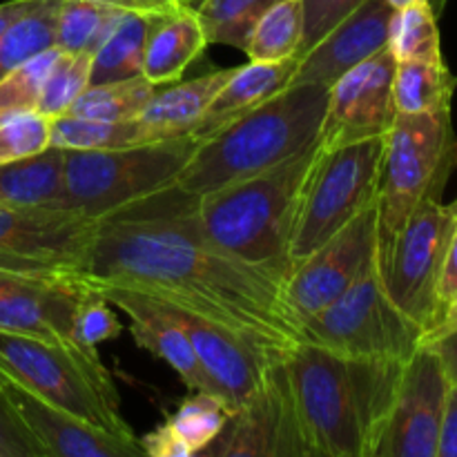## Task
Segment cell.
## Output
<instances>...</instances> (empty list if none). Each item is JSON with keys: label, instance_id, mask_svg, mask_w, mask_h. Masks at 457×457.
Masks as SVG:
<instances>
[{"label": "cell", "instance_id": "d4e9b609", "mask_svg": "<svg viewBox=\"0 0 457 457\" xmlns=\"http://www.w3.org/2000/svg\"><path fill=\"white\" fill-rule=\"evenodd\" d=\"M457 79L445 61L397 62L393 76V103L397 114L451 110Z\"/></svg>", "mask_w": 457, "mask_h": 457}, {"label": "cell", "instance_id": "60d3db41", "mask_svg": "<svg viewBox=\"0 0 457 457\" xmlns=\"http://www.w3.org/2000/svg\"><path fill=\"white\" fill-rule=\"evenodd\" d=\"M0 277H85L83 266L67 262H54V259H36L12 254L0 250Z\"/></svg>", "mask_w": 457, "mask_h": 457}, {"label": "cell", "instance_id": "d6a6232c", "mask_svg": "<svg viewBox=\"0 0 457 457\" xmlns=\"http://www.w3.org/2000/svg\"><path fill=\"white\" fill-rule=\"evenodd\" d=\"M147 143L138 119L134 120H94L76 116L52 119L49 145L61 150H116Z\"/></svg>", "mask_w": 457, "mask_h": 457}, {"label": "cell", "instance_id": "d590c367", "mask_svg": "<svg viewBox=\"0 0 457 457\" xmlns=\"http://www.w3.org/2000/svg\"><path fill=\"white\" fill-rule=\"evenodd\" d=\"M52 120L36 110H0V165L47 150Z\"/></svg>", "mask_w": 457, "mask_h": 457}, {"label": "cell", "instance_id": "681fc988", "mask_svg": "<svg viewBox=\"0 0 457 457\" xmlns=\"http://www.w3.org/2000/svg\"><path fill=\"white\" fill-rule=\"evenodd\" d=\"M183 3H192V0H183Z\"/></svg>", "mask_w": 457, "mask_h": 457}, {"label": "cell", "instance_id": "7a4b0ae2", "mask_svg": "<svg viewBox=\"0 0 457 457\" xmlns=\"http://www.w3.org/2000/svg\"><path fill=\"white\" fill-rule=\"evenodd\" d=\"M404 364L342 355L311 342L286 348V382L308 455L375 457Z\"/></svg>", "mask_w": 457, "mask_h": 457}, {"label": "cell", "instance_id": "c3c4849f", "mask_svg": "<svg viewBox=\"0 0 457 457\" xmlns=\"http://www.w3.org/2000/svg\"><path fill=\"white\" fill-rule=\"evenodd\" d=\"M388 3H391L395 9H400V7H406V4H411V3H418V0H388Z\"/></svg>", "mask_w": 457, "mask_h": 457}, {"label": "cell", "instance_id": "bcb514c9", "mask_svg": "<svg viewBox=\"0 0 457 457\" xmlns=\"http://www.w3.org/2000/svg\"><path fill=\"white\" fill-rule=\"evenodd\" d=\"M446 330H457V290L449 299H446L440 315H437L436 324L431 326V330H428L424 337H431V335H437V333H446Z\"/></svg>", "mask_w": 457, "mask_h": 457}, {"label": "cell", "instance_id": "8992f818", "mask_svg": "<svg viewBox=\"0 0 457 457\" xmlns=\"http://www.w3.org/2000/svg\"><path fill=\"white\" fill-rule=\"evenodd\" d=\"M457 165L451 110L397 114L384 138L378 190V253L388 248L422 201L442 199Z\"/></svg>", "mask_w": 457, "mask_h": 457}, {"label": "cell", "instance_id": "1f68e13d", "mask_svg": "<svg viewBox=\"0 0 457 457\" xmlns=\"http://www.w3.org/2000/svg\"><path fill=\"white\" fill-rule=\"evenodd\" d=\"M230 409L208 391H190V395L168 415L165 427L183 446L187 457L201 455L226 427Z\"/></svg>", "mask_w": 457, "mask_h": 457}, {"label": "cell", "instance_id": "7bdbcfd3", "mask_svg": "<svg viewBox=\"0 0 457 457\" xmlns=\"http://www.w3.org/2000/svg\"><path fill=\"white\" fill-rule=\"evenodd\" d=\"M422 344L440 357L449 382H457V330H446V333L424 337Z\"/></svg>", "mask_w": 457, "mask_h": 457}, {"label": "cell", "instance_id": "30bf717a", "mask_svg": "<svg viewBox=\"0 0 457 457\" xmlns=\"http://www.w3.org/2000/svg\"><path fill=\"white\" fill-rule=\"evenodd\" d=\"M457 219V199H427L406 219L395 239L378 253L379 272L391 302L413 320L424 335L436 324L442 268Z\"/></svg>", "mask_w": 457, "mask_h": 457}, {"label": "cell", "instance_id": "5bb4252c", "mask_svg": "<svg viewBox=\"0 0 457 457\" xmlns=\"http://www.w3.org/2000/svg\"><path fill=\"white\" fill-rule=\"evenodd\" d=\"M201 455L311 457L290 400L284 353L275 361L257 395L250 397L239 411L230 413L217 440Z\"/></svg>", "mask_w": 457, "mask_h": 457}, {"label": "cell", "instance_id": "e0dca14e", "mask_svg": "<svg viewBox=\"0 0 457 457\" xmlns=\"http://www.w3.org/2000/svg\"><path fill=\"white\" fill-rule=\"evenodd\" d=\"M85 288V277H0V330L67 342Z\"/></svg>", "mask_w": 457, "mask_h": 457}, {"label": "cell", "instance_id": "2e32d148", "mask_svg": "<svg viewBox=\"0 0 457 457\" xmlns=\"http://www.w3.org/2000/svg\"><path fill=\"white\" fill-rule=\"evenodd\" d=\"M0 391L47 457H141V440H128L56 409L0 370Z\"/></svg>", "mask_w": 457, "mask_h": 457}, {"label": "cell", "instance_id": "6da1fadb", "mask_svg": "<svg viewBox=\"0 0 457 457\" xmlns=\"http://www.w3.org/2000/svg\"><path fill=\"white\" fill-rule=\"evenodd\" d=\"M199 196L174 186L96 219L85 279L125 286L272 348L299 342L290 270L223 253L196 219Z\"/></svg>", "mask_w": 457, "mask_h": 457}, {"label": "cell", "instance_id": "5b68a950", "mask_svg": "<svg viewBox=\"0 0 457 457\" xmlns=\"http://www.w3.org/2000/svg\"><path fill=\"white\" fill-rule=\"evenodd\" d=\"M0 370L92 427L128 440L138 437L120 413V395L96 348L0 330Z\"/></svg>", "mask_w": 457, "mask_h": 457}, {"label": "cell", "instance_id": "d6986e66", "mask_svg": "<svg viewBox=\"0 0 457 457\" xmlns=\"http://www.w3.org/2000/svg\"><path fill=\"white\" fill-rule=\"evenodd\" d=\"M87 286L96 288L116 311L129 317V333L143 351L168 361L170 369H174V373L190 391H208V382H205L190 337L183 326L170 315L168 306L161 299L125 288V286L103 284V281H87Z\"/></svg>", "mask_w": 457, "mask_h": 457}, {"label": "cell", "instance_id": "9a60e30c", "mask_svg": "<svg viewBox=\"0 0 457 457\" xmlns=\"http://www.w3.org/2000/svg\"><path fill=\"white\" fill-rule=\"evenodd\" d=\"M446 378L442 361L420 344L406 360L393 413L375 457H436Z\"/></svg>", "mask_w": 457, "mask_h": 457}, {"label": "cell", "instance_id": "277c9868", "mask_svg": "<svg viewBox=\"0 0 457 457\" xmlns=\"http://www.w3.org/2000/svg\"><path fill=\"white\" fill-rule=\"evenodd\" d=\"M320 141L284 163L196 199V219L217 248L241 262L290 270L299 205Z\"/></svg>", "mask_w": 457, "mask_h": 457}, {"label": "cell", "instance_id": "ac0fdd59", "mask_svg": "<svg viewBox=\"0 0 457 457\" xmlns=\"http://www.w3.org/2000/svg\"><path fill=\"white\" fill-rule=\"evenodd\" d=\"M395 7L388 0H364L330 34H326L299 61L293 83L330 85L346 71L388 47ZM290 83V85H293Z\"/></svg>", "mask_w": 457, "mask_h": 457}, {"label": "cell", "instance_id": "4fadbf2b", "mask_svg": "<svg viewBox=\"0 0 457 457\" xmlns=\"http://www.w3.org/2000/svg\"><path fill=\"white\" fill-rule=\"evenodd\" d=\"M395 65L391 49L386 47L330 85L328 105L320 129L321 150L386 137L397 116L393 103Z\"/></svg>", "mask_w": 457, "mask_h": 457}, {"label": "cell", "instance_id": "52a82bcc", "mask_svg": "<svg viewBox=\"0 0 457 457\" xmlns=\"http://www.w3.org/2000/svg\"><path fill=\"white\" fill-rule=\"evenodd\" d=\"M196 145L187 134L116 150H65L67 208L98 219L174 186Z\"/></svg>", "mask_w": 457, "mask_h": 457}, {"label": "cell", "instance_id": "ee69618b", "mask_svg": "<svg viewBox=\"0 0 457 457\" xmlns=\"http://www.w3.org/2000/svg\"><path fill=\"white\" fill-rule=\"evenodd\" d=\"M455 290H457V219H455L453 232H451L449 248H446L445 268H442V277H440V288H437V302H440V311H442V306L446 303V299H449ZM440 311H437V315H440Z\"/></svg>", "mask_w": 457, "mask_h": 457}, {"label": "cell", "instance_id": "4dcf8cb0", "mask_svg": "<svg viewBox=\"0 0 457 457\" xmlns=\"http://www.w3.org/2000/svg\"><path fill=\"white\" fill-rule=\"evenodd\" d=\"M388 49L395 62L445 61L437 16L433 12L431 0H418V3L395 9L391 34H388Z\"/></svg>", "mask_w": 457, "mask_h": 457}, {"label": "cell", "instance_id": "ab89813d", "mask_svg": "<svg viewBox=\"0 0 457 457\" xmlns=\"http://www.w3.org/2000/svg\"><path fill=\"white\" fill-rule=\"evenodd\" d=\"M0 457H47L40 442L22 424L3 391H0Z\"/></svg>", "mask_w": 457, "mask_h": 457}, {"label": "cell", "instance_id": "484cf974", "mask_svg": "<svg viewBox=\"0 0 457 457\" xmlns=\"http://www.w3.org/2000/svg\"><path fill=\"white\" fill-rule=\"evenodd\" d=\"M156 85L143 74L110 83H92L80 92L62 116L94 120H134L141 116L150 98L154 96Z\"/></svg>", "mask_w": 457, "mask_h": 457}, {"label": "cell", "instance_id": "4316f807", "mask_svg": "<svg viewBox=\"0 0 457 457\" xmlns=\"http://www.w3.org/2000/svg\"><path fill=\"white\" fill-rule=\"evenodd\" d=\"M150 16L125 12L105 43L92 56V83H110L138 76L145 58V38Z\"/></svg>", "mask_w": 457, "mask_h": 457}, {"label": "cell", "instance_id": "f546056e", "mask_svg": "<svg viewBox=\"0 0 457 457\" xmlns=\"http://www.w3.org/2000/svg\"><path fill=\"white\" fill-rule=\"evenodd\" d=\"M123 13L120 9L92 0H62L56 25V47L67 54L94 56Z\"/></svg>", "mask_w": 457, "mask_h": 457}, {"label": "cell", "instance_id": "44dd1931", "mask_svg": "<svg viewBox=\"0 0 457 457\" xmlns=\"http://www.w3.org/2000/svg\"><path fill=\"white\" fill-rule=\"evenodd\" d=\"M299 61H302V56L286 58L279 62L250 61L248 65L235 67V74L219 89L190 137H195L196 141H204V138L212 137L214 132L230 125L232 120L253 112L254 107L266 103L275 94H279L281 89L293 83Z\"/></svg>", "mask_w": 457, "mask_h": 457}, {"label": "cell", "instance_id": "e575fe53", "mask_svg": "<svg viewBox=\"0 0 457 457\" xmlns=\"http://www.w3.org/2000/svg\"><path fill=\"white\" fill-rule=\"evenodd\" d=\"M92 80V54L61 52L40 92L36 112L49 120L62 116Z\"/></svg>", "mask_w": 457, "mask_h": 457}, {"label": "cell", "instance_id": "7c38bea8", "mask_svg": "<svg viewBox=\"0 0 457 457\" xmlns=\"http://www.w3.org/2000/svg\"><path fill=\"white\" fill-rule=\"evenodd\" d=\"M165 303V302H163ZM170 315L183 326L196 353L208 391L217 395L230 413L239 411L266 384L272 366L286 348H272L245 335L204 320L199 315L165 303ZM290 348V346H288Z\"/></svg>", "mask_w": 457, "mask_h": 457}, {"label": "cell", "instance_id": "f6af8a7d", "mask_svg": "<svg viewBox=\"0 0 457 457\" xmlns=\"http://www.w3.org/2000/svg\"><path fill=\"white\" fill-rule=\"evenodd\" d=\"M92 3L107 4V7L120 9V12L156 16V13H165L177 9L179 4H183V0H92Z\"/></svg>", "mask_w": 457, "mask_h": 457}, {"label": "cell", "instance_id": "f35d334b", "mask_svg": "<svg viewBox=\"0 0 457 457\" xmlns=\"http://www.w3.org/2000/svg\"><path fill=\"white\" fill-rule=\"evenodd\" d=\"M364 0H302L303 40L302 56L315 47L326 34L335 29L344 18L351 16Z\"/></svg>", "mask_w": 457, "mask_h": 457}, {"label": "cell", "instance_id": "ba28073f", "mask_svg": "<svg viewBox=\"0 0 457 457\" xmlns=\"http://www.w3.org/2000/svg\"><path fill=\"white\" fill-rule=\"evenodd\" d=\"M424 330L404 315L384 288L379 262L361 272L333 303L302 321L299 342L351 357L406 361L420 348Z\"/></svg>", "mask_w": 457, "mask_h": 457}, {"label": "cell", "instance_id": "836d02e7", "mask_svg": "<svg viewBox=\"0 0 457 457\" xmlns=\"http://www.w3.org/2000/svg\"><path fill=\"white\" fill-rule=\"evenodd\" d=\"M279 0H201L196 7L208 45H228L245 52L259 18Z\"/></svg>", "mask_w": 457, "mask_h": 457}, {"label": "cell", "instance_id": "ffe728a7", "mask_svg": "<svg viewBox=\"0 0 457 457\" xmlns=\"http://www.w3.org/2000/svg\"><path fill=\"white\" fill-rule=\"evenodd\" d=\"M96 219L74 210H25L0 205V250L22 257L79 263L85 270Z\"/></svg>", "mask_w": 457, "mask_h": 457}, {"label": "cell", "instance_id": "8d00e7d4", "mask_svg": "<svg viewBox=\"0 0 457 457\" xmlns=\"http://www.w3.org/2000/svg\"><path fill=\"white\" fill-rule=\"evenodd\" d=\"M61 49L52 47L29 58L0 79V110H36L40 92L56 65Z\"/></svg>", "mask_w": 457, "mask_h": 457}, {"label": "cell", "instance_id": "7dc6e473", "mask_svg": "<svg viewBox=\"0 0 457 457\" xmlns=\"http://www.w3.org/2000/svg\"><path fill=\"white\" fill-rule=\"evenodd\" d=\"M38 0H7V3H0V36L9 29L13 21L22 16V13L29 12Z\"/></svg>", "mask_w": 457, "mask_h": 457}, {"label": "cell", "instance_id": "7402d4cb", "mask_svg": "<svg viewBox=\"0 0 457 457\" xmlns=\"http://www.w3.org/2000/svg\"><path fill=\"white\" fill-rule=\"evenodd\" d=\"M208 47L204 25L196 9L190 3L179 4L177 9L150 16L145 38V58L143 71L156 87L165 83H177L195 58Z\"/></svg>", "mask_w": 457, "mask_h": 457}, {"label": "cell", "instance_id": "8fae6325", "mask_svg": "<svg viewBox=\"0 0 457 457\" xmlns=\"http://www.w3.org/2000/svg\"><path fill=\"white\" fill-rule=\"evenodd\" d=\"M378 257V204L357 214L315 253L293 263L286 279V299L299 321L333 303Z\"/></svg>", "mask_w": 457, "mask_h": 457}, {"label": "cell", "instance_id": "9c48e42d", "mask_svg": "<svg viewBox=\"0 0 457 457\" xmlns=\"http://www.w3.org/2000/svg\"><path fill=\"white\" fill-rule=\"evenodd\" d=\"M384 138L373 137L335 150L320 147L299 205L290 262H302L357 214L378 204Z\"/></svg>", "mask_w": 457, "mask_h": 457}, {"label": "cell", "instance_id": "74e56055", "mask_svg": "<svg viewBox=\"0 0 457 457\" xmlns=\"http://www.w3.org/2000/svg\"><path fill=\"white\" fill-rule=\"evenodd\" d=\"M114 311L116 308L96 288L87 286L76 306L74 321H71V339L85 348H98L103 342L116 339L123 326Z\"/></svg>", "mask_w": 457, "mask_h": 457}, {"label": "cell", "instance_id": "83f0119b", "mask_svg": "<svg viewBox=\"0 0 457 457\" xmlns=\"http://www.w3.org/2000/svg\"><path fill=\"white\" fill-rule=\"evenodd\" d=\"M302 0H279L266 9L245 45V56L254 62H279L302 56Z\"/></svg>", "mask_w": 457, "mask_h": 457}, {"label": "cell", "instance_id": "f1b7e54d", "mask_svg": "<svg viewBox=\"0 0 457 457\" xmlns=\"http://www.w3.org/2000/svg\"><path fill=\"white\" fill-rule=\"evenodd\" d=\"M62 0H38L0 36V79L29 58L56 47V25Z\"/></svg>", "mask_w": 457, "mask_h": 457}, {"label": "cell", "instance_id": "603a6c76", "mask_svg": "<svg viewBox=\"0 0 457 457\" xmlns=\"http://www.w3.org/2000/svg\"><path fill=\"white\" fill-rule=\"evenodd\" d=\"M235 74V67L208 71L192 80L174 83L170 87H156L154 96L138 116L147 141H163V138H179L192 134L199 119L219 89Z\"/></svg>", "mask_w": 457, "mask_h": 457}, {"label": "cell", "instance_id": "b9f144b4", "mask_svg": "<svg viewBox=\"0 0 457 457\" xmlns=\"http://www.w3.org/2000/svg\"><path fill=\"white\" fill-rule=\"evenodd\" d=\"M436 457H457V382H449L446 388Z\"/></svg>", "mask_w": 457, "mask_h": 457}, {"label": "cell", "instance_id": "cb8c5ba5", "mask_svg": "<svg viewBox=\"0 0 457 457\" xmlns=\"http://www.w3.org/2000/svg\"><path fill=\"white\" fill-rule=\"evenodd\" d=\"M0 205L25 210L67 208L65 150L52 147L0 165Z\"/></svg>", "mask_w": 457, "mask_h": 457}, {"label": "cell", "instance_id": "3957f363", "mask_svg": "<svg viewBox=\"0 0 457 457\" xmlns=\"http://www.w3.org/2000/svg\"><path fill=\"white\" fill-rule=\"evenodd\" d=\"M328 89L317 83H293L199 141L177 186L201 196L293 159L320 141Z\"/></svg>", "mask_w": 457, "mask_h": 457}]
</instances>
